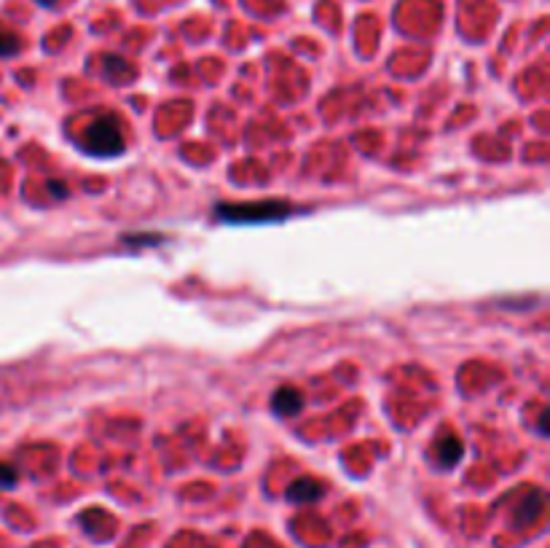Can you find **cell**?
<instances>
[{"instance_id": "1", "label": "cell", "mask_w": 550, "mask_h": 548, "mask_svg": "<svg viewBox=\"0 0 550 548\" xmlns=\"http://www.w3.org/2000/svg\"><path fill=\"white\" fill-rule=\"evenodd\" d=\"M81 149L92 156H116L124 150V135H121V121L110 113L94 119L81 132Z\"/></svg>"}, {"instance_id": "2", "label": "cell", "mask_w": 550, "mask_h": 548, "mask_svg": "<svg viewBox=\"0 0 550 548\" xmlns=\"http://www.w3.org/2000/svg\"><path fill=\"white\" fill-rule=\"evenodd\" d=\"M293 210L285 202H250V204H221L218 215L231 223H261V221H282Z\"/></svg>"}, {"instance_id": "3", "label": "cell", "mask_w": 550, "mask_h": 548, "mask_svg": "<svg viewBox=\"0 0 550 548\" xmlns=\"http://www.w3.org/2000/svg\"><path fill=\"white\" fill-rule=\"evenodd\" d=\"M272 406H275L276 414L290 417V414H298L304 408V396L296 388H279L275 393V398H272Z\"/></svg>"}, {"instance_id": "4", "label": "cell", "mask_w": 550, "mask_h": 548, "mask_svg": "<svg viewBox=\"0 0 550 548\" xmlns=\"http://www.w3.org/2000/svg\"><path fill=\"white\" fill-rule=\"evenodd\" d=\"M287 498L293 502H312V500L322 498V484L315 479H298L290 490H287Z\"/></svg>"}, {"instance_id": "5", "label": "cell", "mask_w": 550, "mask_h": 548, "mask_svg": "<svg viewBox=\"0 0 550 548\" xmlns=\"http://www.w3.org/2000/svg\"><path fill=\"white\" fill-rule=\"evenodd\" d=\"M459 457H462V444H459L457 436H446V439L438 441V462H441L443 468L457 465Z\"/></svg>"}, {"instance_id": "6", "label": "cell", "mask_w": 550, "mask_h": 548, "mask_svg": "<svg viewBox=\"0 0 550 548\" xmlns=\"http://www.w3.org/2000/svg\"><path fill=\"white\" fill-rule=\"evenodd\" d=\"M540 508H543V495H540V492H529V498L524 500V502H521V508H518L515 522H518V524L534 522V516L540 513Z\"/></svg>"}, {"instance_id": "7", "label": "cell", "mask_w": 550, "mask_h": 548, "mask_svg": "<svg viewBox=\"0 0 550 548\" xmlns=\"http://www.w3.org/2000/svg\"><path fill=\"white\" fill-rule=\"evenodd\" d=\"M16 51H19V38H16L14 33L0 30V57H11V54H16Z\"/></svg>"}, {"instance_id": "8", "label": "cell", "mask_w": 550, "mask_h": 548, "mask_svg": "<svg viewBox=\"0 0 550 548\" xmlns=\"http://www.w3.org/2000/svg\"><path fill=\"white\" fill-rule=\"evenodd\" d=\"M16 481H19L16 468H11V465L0 462V490H11V487H16Z\"/></svg>"}, {"instance_id": "9", "label": "cell", "mask_w": 550, "mask_h": 548, "mask_svg": "<svg viewBox=\"0 0 550 548\" xmlns=\"http://www.w3.org/2000/svg\"><path fill=\"white\" fill-rule=\"evenodd\" d=\"M38 3H44V5H51V3H54V0H38Z\"/></svg>"}]
</instances>
